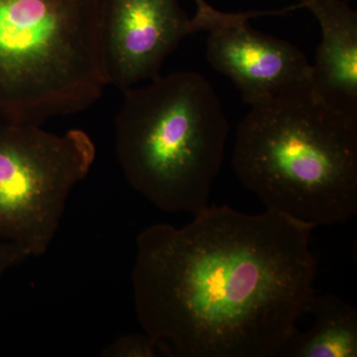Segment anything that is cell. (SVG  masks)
<instances>
[{
  "label": "cell",
  "instance_id": "1",
  "mask_svg": "<svg viewBox=\"0 0 357 357\" xmlns=\"http://www.w3.org/2000/svg\"><path fill=\"white\" fill-rule=\"evenodd\" d=\"M314 229L229 206L147 227L132 270L138 323L169 356H277L314 295Z\"/></svg>",
  "mask_w": 357,
  "mask_h": 357
},
{
  "label": "cell",
  "instance_id": "2",
  "mask_svg": "<svg viewBox=\"0 0 357 357\" xmlns=\"http://www.w3.org/2000/svg\"><path fill=\"white\" fill-rule=\"evenodd\" d=\"M239 182L266 210L316 229L357 213V119L309 86L250 107L232 153Z\"/></svg>",
  "mask_w": 357,
  "mask_h": 357
},
{
  "label": "cell",
  "instance_id": "3",
  "mask_svg": "<svg viewBox=\"0 0 357 357\" xmlns=\"http://www.w3.org/2000/svg\"><path fill=\"white\" fill-rule=\"evenodd\" d=\"M123 93L115 150L129 184L161 211L206 210L229 132L210 82L177 72Z\"/></svg>",
  "mask_w": 357,
  "mask_h": 357
},
{
  "label": "cell",
  "instance_id": "4",
  "mask_svg": "<svg viewBox=\"0 0 357 357\" xmlns=\"http://www.w3.org/2000/svg\"><path fill=\"white\" fill-rule=\"evenodd\" d=\"M102 3L0 0V121L42 126L100 98Z\"/></svg>",
  "mask_w": 357,
  "mask_h": 357
},
{
  "label": "cell",
  "instance_id": "5",
  "mask_svg": "<svg viewBox=\"0 0 357 357\" xmlns=\"http://www.w3.org/2000/svg\"><path fill=\"white\" fill-rule=\"evenodd\" d=\"M88 134L0 121V238L43 255L63 220L70 192L96 159Z\"/></svg>",
  "mask_w": 357,
  "mask_h": 357
},
{
  "label": "cell",
  "instance_id": "6",
  "mask_svg": "<svg viewBox=\"0 0 357 357\" xmlns=\"http://www.w3.org/2000/svg\"><path fill=\"white\" fill-rule=\"evenodd\" d=\"M198 32L178 0H102L100 47L105 83L124 91L156 79L181 41Z\"/></svg>",
  "mask_w": 357,
  "mask_h": 357
},
{
  "label": "cell",
  "instance_id": "7",
  "mask_svg": "<svg viewBox=\"0 0 357 357\" xmlns=\"http://www.w3.org/2000/svg\"><path fill=\"white\" fill-rule=\"evenodd\" d=\"M278 11H220L208 30L206 59L213 69L231 79L243 102L253 105L311 83L307 56L285 40L256 31L249 20Z\"/></svg>",
  "mask_w": 357,
  "mask_h": 357
},
{
  "label": "cell",
  "instance_id": "8",
  "mask_svg": "<svg viewBox=\"0 0 357 357\" xmlns=\"http://www.w3.org/2000/svg\"><path fill=\"white\" fill-rule=\"evenodd\" d=\"M299 1L321 30L310 88L326 105L357 119L356 11L344 0Z\"/></svg>",
  "mask_w": 357,
  "mask_h": 357
},
{
  "label": "cell",
  "instance_id": "9",
  "mask_svg": "<svg viewBox=\"0 0 357 357\" xmlns=\"http://www.w3.org/2000/svg\"><path fill=\"white\" fill-rule=\"evenodd\" d=\"M307 314L314 317V325L305 333L297 328L277 356H357L356 307L332 294L318 296L314 293Z\"/></svg>",
  "mask_w": 357,
  "mask_h": 357
},
{
  "label": "cell",
  "instance_id": "10",
  "mask_svg": "<svg viewBox=\"0 0 357 357\" xmlns=\"http://www.w3.org/2000/svg\"><path fill=\"white\" fill-rule=\"evenodd\" d=\"M160 351L158 344L147 333L121 335L102 351L105 357H155Z\"/></svg>",
  "mask_w": 357,
  "mask_h": 357
},
{
  "label": "cell",
  "instance_id": "11",
  "mask_svg": "<svg viewBox=\"0 0 357 357\" xmlns=\"http://www.w3.org/2000/svg\"><path fill=\"white\" fill-rule=\"evenodd\" d=\"M30 256L17 244L10 241H0V279L13 267L25 261Z\"/></svg>",
  "mask_w": 357,
  "mask_h": 357
}]
</instances>
